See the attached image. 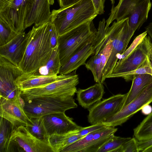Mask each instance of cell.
Listing matches in <instances>:
<instances>
[{
	"label": "cell",
	"instance_id": "6da1fadb",
	"mask_svg": "<svg viewBox=\"0 0 152 152\" xmlns=\"http://www.w3.org/2000/svg\"><path fill=\"white\" fill-rule=\"evenodd\" d=\"M53 24L50 21L30 31L29 39L24 57L18 67L25 74H32L45 65L53 49L51 37Z\"/></svg>",
	"mask_w": 152,
	"mask_h": 152
},
{
	"label": "cell",
	"instance_id": "7a4b0ae2",
	"mask_svg": "<svg viewBox=\"0 0 152 152\" xmlns=\"http://www.w3.org/2000/svg\"><path fill=\"white\" fill-rule=\"evenodd\" d=\"M105 21L103 18L99 22L97 32L105 38L110 40L112 50L103 71L101 81L102 83L112 73L118 59L126 50L135 32L129 25L128 18L115 21L107 28Z\"/></svg>",
	"mask_w": 152,
	"mask_h": 152
},
{
	"label": "cell",
	"instance_id": "3957f363",
	"mask_svg": "<svg viewBox=\"0 0 152 152\" xmlns=\"http://www.w3.org/2000/svg\"><path fill=\"white\" fill-rule=\"evenodd\" d=\"M97 15L91 0H80L69 6L53 10L50 21L59 36L93 20Z\"/></svg>",
	"mask_w": 152,
	"mask_h": 152
},
{
	"label": "cell",
	"instance_id": "277c9868",
	"mask_svg": "<svg viewBox=\"0 0 152 152\" xmlns=\"http://www.w3.org/2000/svg\"><path fill=\"white\" fill-rule=\"evenodd\" d=\"M152 6L150 0H119L112 7L109 18L106 21V28L114 21L129 18L130 26L135 32L146 21Z\"/></svg>",
	"mask_w": 152,
	"mask_h": 152
},
{
	"label": "cell",
	"instance_id": "5b68a950",
	"mask_svg": "<svg viewBox=\"0 0 152 152\" xmlns=\"http://www.w3.org/2000/svg\"><path fill=\"white\" fill-rule=\"evenodd\" d=\"M93 20L86 22L58 36V46L61 66L83 45L95 37L97 30Z\"/></svg>",
	"mask_w": 152,
	"mask_h": 152
},
{
	"label": "cell",
	"instance_id": "8992f818",
	"mask_svg": "<svg viewBox=\"0 0 152 152\" xmlns=\"http://www.w3.org/2000/svg\"><path fill=\"white\" fill-rule=\"evenodd\" d=\"M74 96H62L36 98L25 102L24 110L30 118H37L53 113H65L77 108Z\"/></svg>",
	"mask_w": 152,
	"mask_h": 152
},
{
	"label": "cell",
	"instance_id": "52a82bcc",
	"mask_svg": "<svg viewBox=\"0 0 152 152\" xmlns=\"http://www.w3.org/2000/svg\"><path fill=\"white\" fill-rule=\"evenodd\" d=\"M79 78L76 71L63 75L60 79L44 86L21 91V96L25 101L39 97L69 96L76 93Z\"/></svg>",
	"mask_w": 152,
	"mask_h": 152
},
{
	"label": "cell",
	"instance_id": "ba28073f",
	"mask_svg": "<svg viewBox=\"0 0 152 152\" xmlns=\"http://www.w3.org/2000/svg\"><path fill=\"white\" fill-rule=\"evenodd\" d=\"M152 62V42L147 34L123 60L117 62L112 73L107 78L120 77Z\"/></svg>",
	"mask_w": 152,
	"mask_h": 152
},
{
	"label": "cell",
	"instance_id": "9c48e42d",
	"mask_svg": "<svg viewBox=\"0 0 152 152\" xmlns=\"http://www.w3.org/2000/svg\"><path fill=\"white\" fill-rule=\"evenodd\" d=\"M34 0H0V18L18 33L24 32L27 15Z\"/></svg>",
	"mask_w": 152,
	"mask_h": 152
},
{
	"label": "cell",
	"instance_id": "30bf717a",
	"mask_svg": "<svg viewBox=\"0 0 152 152\" xmlns=\"http://www.w3.org/2000/svg\"><path fill=\"white\" fill-rule=\"evenodd\" d=\"M54 152L47 143L31 134L26 126L14 130L10 137L7 152Z\"/></svg>",
	"mask_w": 152,
	"mask_h": 152
},
{
	"label": "cell",
	"instance_id": "8fae6325",
	"mask_svg": "<svg viewBox=\"0 0 152 152\" xmlns=\"http://www.w3.org/2000/svg\"><path fill=\"white\" fill-rule=\"evenodd\" d=\"M126 94L114 95L97 102L88 108V122L91 125L102 123L122 108Z\"/></svg>",
	"mask_w": 152,
	"mask_h": 152
},
{
	"label": "cell",
	"instance_id": "7c38bea8",
	"mask_svg": "<svg viewBox=\"0 0 152 152\" xmlns=\"http://www.w3.org/2000/svg\"><path fill=\"white\" fill-rule=\"evenodd\" d=\"M23 73L18 66L0 56V97L12 99L21 94L15 82Z\"/></svg>",
	"mask_w": 152,
	"mask_h": 152
},
{
	"label": "cell",
	"instance_id": "4fadbf2b",
	"mask_svg": "<svg viewBox=\"0 0 152 152\" xmlns=\"http://www.w3.org/2000/svg\"><path fill=\"white\" fill-rule=\"evenodd\" d=\"M152 102V82L136 98L112 117L102 122L107 126L115 127L126 122L143 107Z\"/></svg>",
	"mask_w": 152,
	"mask_h": 152
},
{
	"label": "cell",
	"instance_id": "5bb4252c",
	"mask_svg": "<svg viewBox=\"0 0 152 152\" xmlns=\"http://www.w3.org/2000/svg\"><path fill=\"white\" fill-rule=\"evenodd\" d=\"M19 96L9 99L0 97V117L8 121L16 128L26 126L31 121L22 107Z\"/></svg>",
	"mask_w": 152,
	"mask_h": 152
},
{
	"label": "cell",
	"instance_id": "9a60e30c",
	"mask_svg": "<svg viewBox=\"0 0 152 152\" xmlns=\"http://www.w3.org/2000/svg\"><path fill=\"white\" fill-rule=\"evenodd\" d=\"M29 37V31L18 33L9 42L0 46V56L18 66L24 55Z\"/></svg>",
	"mask_w": 152,
	"mask_h": 152
},
{
	"label": "cell",
	"instance_id": "2e32d148",
	"mask_svg": "<svg viewBox=\"0 0 152 152\" xmlns=\"http://www.w3.org/2000/svg\"><path fill=\"white\" fill-rule=\"evenodd\" d=\"M46 130L50 136L53 134H65L77 132L82 128L67 116L65 113L47 115L42 117Z\"/></svg>",
	"mask_w": 152,
	"mask_h": 152
},
{
	"label": "cell",
	"instance_id": "e0dca14e",
	"mask_svg": "<svg viewBox=\"0 0 152 152\" xmlns=\"http://www.w3.org/2000/svg\"><path fill=\"white\" fill-rule=\"evenodd\" d=\"M54 3V0H34L26 18L25 29L33 24L37 27L50 21L51 15L50 6Z\"/></svg>",
	"mask_w": 152,
	"mask_h": 152
},
{
	"label": "cell",
	"instance_id": "ac0fdd59",
	"mask_svg": "<svg viewBox=\"0 0 152 152\" xmlns=\"http://www.w3.org/2000/svg\"><path fill=\"white\" fill-rule=\"evenodd\" d=\"M105 45L96 55L93 56L86 63L88 70H90L93 75L95 81L101 83L104 69L110 55L112 46L109 39L104 38Z\"/></svg>",
	"mask_w": 152,
	"mask_h": 152
},
{
	"label": "cell",
	"instance_id": "d6986e66",
	"mask_svg": "<svg viewBox=\"0 0 152 152\" xmlns=\"http://www.w3.org/2000/svg\"><path fill=\"white\" fill-rule=\"evenodd\" d=\"M95 37L83 45L61 66L60 74H68L76 70L81 66L85 64L87 59L93 54L94 44Z\"/></svg>",
	"mask_w": 152,
	"mask_h": 152
},
{
	"label": "cell",
	"instance_id": "ffe728a7",
	"mask_svg": "<svg viewBox=\"0 0 152 152\" xmlns=\"http://www.w3.org/2000/svg\"><path fill=\"white\" fill-rule=\"evenodd\" d=\"M63 75L44 76L32 74H23L15 80L16 85L21 91L48 84L60 79Z\"/></svg>",
	"mask_w": 152,
	"mask_h": 152
},
{
	"label": "cell",
	"instance_id": "44dd1931",
	"mask_svg": "<svg viewBox=\"0 0 152 152\" xmlns=\"http://www.w3.org/2000/svg\"><path fill=\"white\" fill-rule=\"evenodd\" d=\"M104 93L103 83H97L86 89L79 88L76 92V99L83 107L88 109L100 101Z\"/></svg>",
	"mask_w": 152,
	"mask_h": 152
},
{
	"label": "cell",
	"instance_id": "7402d4cb",
	"mask_svg": "<svg viewBox=\"0 0 152 152\" xmlns=\"http://www.w3.org/2000/svg\"><path fill=\"white\" fill-rule=\"evenodd\" d=\"M132 81L131 86L126 94L122 108L136 98L152 82V75L147 74L134 75Z\"/></svg>",
	"mask_w": 152,
	"mask_h": 152
},
{
	"label": "cell",
	"instance_id": "603a6c76",
	"mask_svg": "<svg viewBox=\"0 0 152 152\" xmlns=\"http://www.w3.org/2000/svg\"><path fill=\"white\" fill-rule=\"evenodd\" d=\"M61 66L57 45L53 49L51 55L46 64L32 74L44 76L58 75L60 73Z\"/></svg>",
	"mask_w": 152,
	"mask_h": 152
},
{
	"label": "cell",
	"instance_id": "cb8c5ba5",
	"mask_svg": "<svg viewBox=\"0 0 152 152\" xmlns=\"http://www.w3.org/2000/svg\"><path fill=\"white\" fill-rule=\"evenodd\" d=\"M112 126L106 127L96 131L88 146L83 152H97L98 149L117 131Z\"/></svg>",
	"mask_w": 152,
	"mask_h": 152
},
{
	"label": "cell",
	"instance_id": "d4e9b609",
	"mask_svg": "<svg viewBox=\"0 0 152 152\" xmlns=\"http://www.w3.org/2000/svg\"><path fill=\"white\" fill-rule=\"evenodd\" d=\"M31 119V121L26 126L27 130L36 138L49 145L50 136L45 128L43 117Z\"/></svg>",
	"mask_w": 152,
	"mask_h": 152
},
{
	"label": "cell",
	"instance_id": "484cf974",
	"mask_svg": "<svg viewBox=\"0 0 152 152\" xmlns=\"http://www.w3.org/2000/svg\"><path fill=\"white\" fill-rule=\"evenodd\" d=\"M134 135L138 141L152 138V112L133 129Z\"/></svg>",
	"mask_w": 152,
	"mask_h": 152
},
{
	"label": "cell",
	"instance_id": "4316f807",
	"mask_svg": "<svg viewBox=\"0 0 152 152\" xmlns=\"http://www.w3.org/2000/svg\"><path fill=\"white\" fill-rule=\"evenodd\" d=\"M15 128L8 121L0 117V152H7L10 137Z\"/></svg>",
	"mask_w": 152,
	"mask_h": 152
},
{
	"label": "cell",
	"instance_id": "83f0119b",
	"mask_svg": "<svg viewBox=\"0 0 152 152\" xmlns=\"http://www.w3.org/2000/svg\"><path fill=\"white\" fill-rule=\"evenodd\" d=\"M131 138L116 136L113 134L97 152H120L123 145Z\"/></svg>",
	"mask_w": 152,
	"mask_h": 152
},
{
	"label": "cell",
	"instance_id": "f1b7e54d",
	"mask_svg": "<svg viewBox=\"0 0 152 152\" xmlns=\"http://www.w3.org/2000/svg\"><path fill=\"white\" fill-rule=\"evenodd\" d=\"M96 131L86 135L64 148L61 152H83L92 141L94 134Z\"/></svg>",
	"mask_w": 152,
	"mask_h": 152
},
{
	"label": "cell",
	"instance_id": "f546056e",
	"mask_svg": "<svg viewBox=\"0 0 152 152\" xmlns=\"http://www.w3.org/2000/svg\"><path fill=\"white\" fill-rule=\"evenodd\" d=\"M0 18V46L4 45L14 38L18 34Z\"/></svg>",
	"mask_w": 152,
	"mask_h": 152
},
{
	"label": "cell",
	"instance_id": "4dcf8cb0",
	"mask_svg": "<svg viewBox=\"0 0 152 152\" xmlns=\"http://www.w3.org/2000/svg\"><path fill=\"white\" fill-rule=\"evenodd\" d=\"M107 126L102 123H99L91 125L88 126L82 127L81 129L78 132L76 133V134L80 136H84L86 135L106 127Z\"/></svg>",
	"mask_w": 152,
	"mask_h": 152
},
{
	"label": "cell",
	"instance_id": "1f68e13d",
	"mask_svg": "<svg viewBox=\"0 0 152 152\" xmlns=\"http://www.w3.org/2000/svg\"><path fill=\"white\" fill-rule=\"evenodd\" d=\"M137 141L134 137L131 138L123 145L120 152H139Z\"/></svg>",
	"mask_w": 152,
	"mask_h": 152
},
{
	"label": "cell",
	"instance_id": "d6a6232c",
	"mask_svg": "<svg viewBox=\"0 0 152 152\" xmlns=\"http://www.w3.org/2000/svg\"><path fill=\"white\" fill-rule=\"evenodd\" d=\"M91 1L97 14L101 15L103 14L105 0H91Z\"/></svg>",
	"mask_w": 152,
	"mask_h": 152
},
{
	"label": "cell",
	"instance_id": "836d02e7",
	"mask_svg": "<svg viewBox=\"0 0 152 152\" xmlns=\"http://www.w3.org/2000/svg\"><path fill=\"white\" fill-rule=\"evenodd\" d=\"M139 152H143L152 145V138L149 140L137 141Z\"/></svg>",
	"mask_w": 152,
	"mask_h": 152
},
{
	"label": "cell",
	"instance_id": "e575fe53",
	"mask_svg": "<svg viewBox=\"0 0 152 152\" xmlns=\"http://www.w3.org/2000/svg\"><path fill=\"white\" fill-rule=\"evenodd\" d=\"M58 35L55 27L53 25L51 37V44L53 49L58 45Z\"/></svg>",
	"mask_w": 152,
	"mask_h": 152
},
{
	"label": "cell",
	"instance_id": "d590c367",
	"mask_svg": "<svg viewBox=\"0 0 152 152\" xmlns=\"http://www.w3.org/2000/svg\"><path fill=\"white\" fill-rule=\"evenodd\" d=\"M80 0H58L61 8L66 7L73 4Z\"/></svg>",
	"mask_w": 152,
	"mask_h": 152
},
{
	"label": "cell",
	"instance_id": "8d00e7d4",
	"mask_svg": "<svg viewBox=\"0 0 152 152\" xmlns=\"http://www.w3.org/2000/svg\"><path fill=\"white\" fill-rule=\"evenodd\" d=\"M141 110L143 114L148 115L152 112V107L149 104H146L144 106Z\"/></svg>",
	"mask_w": 152,
	"mask_h": 152
},
{
	"label": "cell",
	"instance_id": "74e56055",
	"mask_svg": "<svg viewBox=\"0 0 152 152\" xmlns=\"http://www.w3.org/2000/svg\"><path fill=\"white\" fill-rule=\"evenodd\" d=\"M145 31L149 36L152 42V22L150 23L145 27Z\"/></svg>",
	"mask_w": 152,
	"mask_h": 152
},
{
	"label": "cell",
	"instance_id": "f35d334b",
	"mask_svg": "<svg viewBox=\"0 0 152 152\" xmlns=\"http://www.w3.org/2000/svg\"><path fill=\"white\" fill-rule=\"evenodd\" d=\"M148 150L149 152H151L152 151V145L148 148Z\"/></svg>",
	"mask_w": 152,
	"mask_h": 152
},
{
	"label": "cell",
	"instance_id": "ab89813d",
	"mask_svg": "<svg viewBox=\"0 0 152 152\" xmlns=\"http://www.w3.org/2000/svg\"><path fill=\"white\" fill-rule=\"evenodd\" d=\"M111 2V3L113 4L114 3V2H115V0H110Z\"/></svg>",
	"mask_w": 152,
	"mask_h": 152
}]
</instances>
